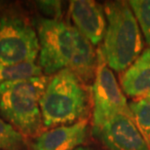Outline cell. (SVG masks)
<instances>
[{
    "label": "cell",
    "instance_id": "9",
    "mask_svg": "<svg viewBox=\"0 0 150 150\" xmlns=\"http://www.w3.org/2000/svg\"><path fill=\"white\" fill-rule=\"evenodd\" d=\"M87 136L88 122L84 119L40 134L32 144L31 150H75L86 142Z\"/></svg>",
    "mask_w": 150,
    "mask_h": 150
},
{
    "label": "cell",
    "instance_id": "2",
    "mask_svg": "<svg viewBox=\"0 0 150 150\" xmlns=\"http://www.w3.org/2000/svg\"><path fill=\"white\" fill-rule=\"evenodd\" d=\"M103 9L107 28L100 50L108 67L121 72L142 55L143 43L139 25L129 2H107Z\"/></svg>",
    "mask_w": 150,
    "mask_h": 150
},
{
    "label": "cell",
    "instance_id": "12",
    "mask_svg": "<svg viewBox=\"0 0 150 150\" xmlns=\"http://www.w3.org/2000/svg\"><path fill=\"white\" fill-rule=\"evenodd\" d=\"M134 122L150 147V98L145 96L130 103Z\"/></svg>",
    "mask_w": 150,
    "mask_h": 150
},
{
    "label": "cell",
    "instance_id": "3",
    "mask_svg": "<svg viewBox=\"0 0 150 150\" xmlns=\"http://www.w3.org/2000/svg\"><path fill=\"white\" fill-rule=\"evenodd\" d=\"M43 127L56 128L85 119L89 93L72 71L62 69L50 77L40 100Z\"/></svg>",
    "mask_w": 150,
    "mask_h": 150
},
{
    "label": "cell",
    "instance_id": "6",
    "mask_svg": "<svg viewBox=\"0 0 150 150\" xmlns=\"http://www.w3.org/2000/svg\"><path fill=\"white\" fill-rule=\"evenodd\" d=\"M40 51L35 29L21 18H0V65L35 62Z\"/></svg>",
    "mask_w": 150,
    "mask_h": 150
},
{
    "label": "cell",
    "instance_id": "13",
    "mask_svg": "<svg viewBox=\"0 0 150 150\" xmlns=\"http://www.w3.org/2000/svg\"><path fill=\"white\" fill-rule=\"evenodd\" d=\"M25 147V136L0 118V150H23Z\"/></svg>",
    "mask_w": 150,
    "mask_h": 150
},
{
    "label": "cell",
    "instance_id": "8",
    "mask_svg": "<svg viewBox=\"0 0 150 150\" xmlns=\"http://www.w3.org/2000/svg\"><path fill=\"white\" fill-rule=\"evenodd\" d=\"M69 15L74 28L93 45L104 39L107 25L103 6L92 0H73L69 4Z\"/></svg>",
    "mask_w": 150,
    "mask_h": 150
},
{
    "label": "cell",
    "instance_id": "11",
    "mask_svg": "<svg viewBox=\"0 0 150 150\" xmlns=\"http://www.w3.org/2000/svg\"><path fill=\"white\" fill-rule=\"evenodd\" d=\"M44 73L35 62H25L13 65H0V85L12 81L42 76Z\"/></svg>",
    "mask_w": 150,
    "mask_h": 150
},
{
    "label": "cell",
    "instance_id": "5",
    "mask_svg": "<svg viewBox=\"0 0 150 150\" xmlns=\"http://www.w3.org/2000/svg\"><path fill=\"white\" fill-rule=\"evenodd\" d=\"M97 55L98 64L92 88L94 133H97L104 124L117 115L127 116L134 121L124 92L109 69L100 49L97 51Z\"/></svg>",
    "mask_w": 150,
    "mask_h": 150
},
{
    "label": "cell",
    "instance_id": "4",
    "mask_svg": "<svg viewBox=\"0 0 150 150\" xmlns=\"http://www.w3.org/2000/svg\"><path fill=\"white\" fill-rule=\"evenodd\" d=\"M49 80L42 75L0 85V112L25 137L39 136L43 127L40 100Z\"/></svg>",
    "mask_w": 150,
    "mask_h": 150
},
{
    "label": "cell",
    "instance_id": "16",
    "mask_svg": "<svg viewBox=\"0 0 150 150\" xmlns=\"http://www.w3.org/2000/svg\"><path fill=\"white\" fill-rule=\"evenodd\" d=\"M147 97H149V98H150V93H149V94L147 95Z\"/></svg>",
    "mask_w": 150,
    "mask_h": 150
},
{
    "label": "cell",
    "instance_id": "14",
    "mask_svg": "<svg viewBox=\"0 0 150 150\" xmlns=\"http://www.w3.org/2000/svg\"><path fill=\"white\" fill-rule=\"evenodd\" d=\"M129 4L150 46V0H131Z\"/></svg>",
    "mask_w": 150,
    "mask_h": 150
},
{
    "label": "cell",
    "instance_id": "7",
    "mask_svg": "<svg viewBox=\"0 0 150 150\" xmlns=\"http://www.w3.org/2000/svg\"><path fill=\"white\" fill-rule=\"evenodd\" d=\"M108 150H150L136 122L124 115H117L97 133Z\"/></svg>",
    "mask_w": 150,
    "mask_h": 150
},
{
    "label": "cell",
    "instance_id": "1",
    "mask_svg": "<svg viewBox=\"0 0 150 150\" xmlns=\"http://www.w3.org/2000/svg\"><path fill=\"white\" fill-rule=\"evenodd\" d=\"M37 35L40 45L38 64L44 74L68 69L84 83L95 77L97 52L76 28L61 19L43 18L37 22Z\"/></svg>",
    "mask_w": 150,
    "mask_h": 150
},
{
    "label": "cell",
    "instance_id": "10",
    "mask_svg": "<svg viewBox=\"0 0 150 150\" xmlns=\"http://www.w3.org/2000/svg\"><path fill=\"white\" fill-rule=\"evenodd\" d=\"M124 94L142 98L150 93V48L145 50L121 76Z\"/></svg>",
    "mask_w": 150,
    "mask_h": 150
},
{
    "label": "cell",
    "instance_id": "15",
    "mask_svg": "<svg viewBox=\"0 0 150 150\" xmlns=\"http://www.w3.org/2000/svg\"><path fill=\"white\" fill-rule=\"evenodd\" d=\"M75 150H92V149H90V148H88V147H84V146H80V147L76 148Z\"/></svg>",
    "mask_w": 150,
    "mask_h": 150
}]
</instances>
